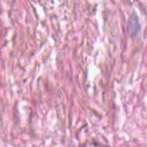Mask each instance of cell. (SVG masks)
Segmentation results:
<instances>
[]
</instances>
